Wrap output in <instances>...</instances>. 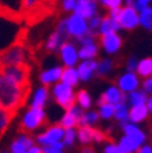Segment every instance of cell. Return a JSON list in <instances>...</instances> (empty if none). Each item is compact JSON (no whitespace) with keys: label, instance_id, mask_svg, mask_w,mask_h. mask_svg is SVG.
Segmentation results:
<instances>
[{"label":"cell","instance_id":"cell-1","mask_svg":"<svg viewBox=\"0 0 152 153\" xmlns=\"http://www.w3.org/2000/svg\"><path fill=\"white\" fill-rule=\"evenodd\" d=\"M31 85H21L0 73V107L10 114L16 113L27 103Z\"/></svg>","mask_w":152,"mask_h":153},{"label":"cell","instance_id":"cell-2","mask_svg":"<svg viewBox=\"0 0 152 153\" xmlns=\"http://www.w3.org/2000/svg\"><path fill=\"white\" fill-rule=\"evenodd\" d=\"M59 0H22V21L36 24L52 16Z\"/></svg>","mask_w":152,"mask_h":153},{"label":"cell","instance_id":"cell-3","mask_svg":"<svg viewBox=\"0 0 152 153\" xmlns=\"http://www.w3.org/2000/svg\"><path fill=\"white\" fill-rule=\"evenodd\" d=\"M29 59H31V52L28 45L22 40H17L16 43L0 52V67L29 64Z\"/></svg>","mask_w":152,"mask_h":153},{"label":"cell","instance_id":"cell-4","mask_svg":"<svg viewBox=\"0 0 152 153\" xmlns=\"http://www.w3.org/2000/svg\"><path fill=\"white\" fill-rule=\"evenodd\" d=\"M43 124H46V114H45L43 109H34L29 107L25 114L21 118L20 128L22 132L29 134L32 131L38 129L39 127H42Z\"/></svg>","mask_w":152,"mask_h":153},{"label":"cell","instance_id":"cell-5","mask_svg":"<svg viewBox=\"0 0 152 153\" xmlns=\"http://www.w3.org/2000/svg\"><path fill=\"white\" fill-rule=\"evenodd\" d=\"M0 73L21 85H31L29 84V75H31V65L29 64L0 67Z\"/></svg>","mask_w":152,"mask_h":153},{"label":"cell","instance_id":"cell-6","mask_svg":"<svg viewBox=\"0 0 152 153\" xmlns=\"http://www.w3.org/2000/svg\"><path fill=\"white\" fill-rule=\"evenodd\" d=\"M53 96H55V100L57 102V105L63 107L64 110L71 109L74 106V102H76V96L73 93L71 86H68L66 84H56L53 86Z\"/></svg>","mask_w":152,"mask_h":153},{"label":"cell","instance_id":"cell-7","mask_svg":"<svg viewBox=\"0 0 152 153\" xmlns=\"http://www.w3.org/2000/svg\"><path fill=\"white\" fill-rule=\"evenodd\" d=\"M67 38H68L67 20H63L59 22L56 31L53 33H50V36L48 38L46 45H45V49H46L48 52H56L61 45L67 42Z\"/></svg>","mask_w":152,"mask_h":153},{"label":"cell","instance_id":"cell-8","mask_svg":"<svg viewBox=\"0 0 152 153\" xmlns=\"http://www.w3.org/2000/svg\"><path fill=\"white\" fill-rule=\"evenodd\" d=\"M0 16L13 21H22V0H0Z\"/></svg>","mask_w":152,"mask_h":153},{"label":"cell","instance_id":"cell-9","mask_svg":"<svg viewBox=\"0 0 152 153\" xmlns=\"http://www.w3.org/2000/svg\"><path fill=\"white\" fill-rule=\"evenodd\" d=\"M63 135H64V131L60 125H53V127L46 129L45 132L39 134L36 137V141H38V143H40V145H43V146L52 145L55 142L60 141L61 138H63Z\"/></svg>","mask_w":152,"mask_h":153},{"label":"cell","instance_id":"cell-10","mask_svg":"<svg viewBox=\"0 0 152 153\" xmlns=\"http://www.w3.org/2000/svg\"><path fill=\"white\" fill-rule=\"evenodd\" d=\"M117 22H119V25L121 28L133 29L140 24V17H138L137 11L133 7H126V8H121L120 17H119Z\"/></svg>","mask_w":152,"mask_h":153},{"label":"cell","instance_id":"cell-11","mask_svg":"<svg viewBox=\"0 0 152 153\" xmlns=\"http://www.w3.org/2000/svg\"><path fill=\"white\" fill-rule=\"evenodd\" d=\"M31 146H34V139L28 134L22 132L13 139L10 148H8V153H25Z\"/></svg>","mask_w":152,"mask_h":153},{"label":"cell","instance_id":"cell-12","mask_svg":"<svg viewBox=\"0 0 152 153\" xmlns=\"http://www.w3.org/2000/svg\"><path fill=\"white\" fill-rule=\"evenodd\" d=\"M67 31L70 35H73V36L80 38L88 31L87 22H85V20L82 17L74 14V16H71L67 20Z\"/></svg>","mask_w":152,"mask_h":153},{"label":"cell","instance_id":"cell-13","mask_svg":"<svg viewBox=\"0 0 152 153\" xmlns=\"http://www.w3.org/2000/svg\"><path fill=\"white\" fill-rule=\"evenodd\" d=\"M124 93L121 92L119 88L116 86H110V88L106 91V92L100 96V99L98 100V106L105 105V103H109V105H117V103H124Z\"/></svg>","mask_w":152,"mask_h":153},{"label":"cell","instance_id":"cell-14","mask_svg":"<svg viewBox=\"0 0 152 153\" xmlns=\"http://www.w3.org/2000/svg\"><path fill=\"white\" fill-rule=\"evenodd\" d=\"M77 16L82 18H92L96 16V1L95 0H78L74 6Z\"/></svg>","mask_w":152,"mask_h":153},{"label":"cell","instance_id":"cell-15","mask_svg":"<svg viewBox=\"0 0 152 153\" xmlns=\"http://www.w3.org/2000/svg\"><path fill=\"white\" fill-rule=\"evenodd\" d=\"M81 117H82V111H81V109H78L77 106H73L71 109H68L67 113L61 117L60 127H63V128H66V129L73 128L74 125L80 124Z\"/></svg>","mask_w":152,"mask_h":153},{"label":"cell","instance_id":"cell-16","mask_svg":"<svg viewBox=\"0 0 152 153\" xmlns=\"http://www.w3.org/2000/svg\"><path fill=\"white\" fill-rule=\"evenodd\" d=\"M100 42H102V46H103L105 50L108 53L117 52L121 46V39L119 38V35H116L115 32H109V33L102 35Z\"/></svg>","mask_w":152,"mask_h":153},{"label":"cell","instance_id":"cell-17","mask_svg":"<svg viewBox=\"0 0 152 153\" xmlns=\"http://www.w3.org/2000/svg\"><path fill=\"white\" fill-rule=\"evenodd\" d=\"M60 56H61V59H63L64 64L68 65V67H71V65H74L77 63L78 54H77V50H76V48H74V45L66 42V43H63L60 46Z\"/></svg>","mask_w":152,"mask_h":153},{"label":"cell","instance_id":"cell-18","mask_svg":"<svg viewBox=\"0 0 152 153\" xmlns=\"http://www.w3.org/2000/svg\"><path fill=\"white\" fill-rule=\"evenodd\" d=\"M49 97V91L48 86H40L35 91L34 96L31 97V106L29 107H34V109H43L46 102H48Z\"/></svg>","mask_w":152,"mask_h":153},{"label":"cell","instance_id":"cell-19","mask_svg":"<svg viewBox=\"0 0 152 153\" xmlns=\"http://www.w3.org/2000/svg\"><path fill=\"white\" fill-rule=\"evenodd\" d=\"M137 86H138V79L136 74L128 73L119 78V88L121 92H133L137 89Z\"/></svg>","mask_w":152,"mask_h":153},{"label":"cell","instance_id":"cell-20","mask_svg":"<svg viewBox=\"0 0 152 153\" xmlns=\"http://www.w3.org/2000/svg\"><path fill=\"white\" fill-rule=\"evenodd\" d=\"M61 71H63V70H61L60 67H53V68L45 70L39 75L40 82H42L45 86H48V85H50V84H55V82H57V81L60 79Z\"/></svg>","mask_w":152,"mask_h":153},{"label":"cell","instance_id":"cell-21","mask_svg":"<svg viewBox=\"0 0 152 153\" xmlns=\"http://www.w3.org/2000/svg\"><path fill=\"white\" fill-rule=\"evenodd\" d=\"M123 128H124V132H126V137L130 138L138 148L145 142V135L140 128H137V127H134L131 124H124Z\"/></svg>","mask_w":152,"mask_h":153},{"label":"cell","instance_id":"cell-22","mask_svg":"<svg viewBox=\"0 0 152 153\" xmlns=\"http://www.w3.org/2000/svg\"><path fill=\"white\" fill-rule=\"evenodd\" d=\"M96 63L92 60H85L84 63H81L80 67H78V71H77V74H78V79L81 81H88L89 78H91L92 73L96 70Z\"/></svg>","mask_w":152,"mask_h":153},{"label":"cell","instance_id":"cell-23","mask_svg":"<svg viewBox=\"0 0 152 153\" xmlns=\"http://www.w3.org/2000/svg\"><path fill=\"white\" fill-rule=\"evenodd\" d=\"M147 116H148V109H147L145 105L133 106V109L128 113V118L133 123H141V121H144L147 118Z\"/></svg>","mask_w":152,"mask_h":153},{"label":"cell","instance_id":"cell-24","mask_svg":"<svg viewBox=\"0 0 152 153\" xmlns=\"http://www.w3.org/2000/svg\"><path fill=\"white\" fill-rule=\"evenodd\" d=\"M60 79L63 81V84L68 85V86H74L78 82V74H77V71L73 67H66L61 71Z\"/></svg>","mask_w":152,"mask_h":153},{"label":"cell","instance_id":"cell-25","mask_svg":"<svg viewBox=\"0 0 152 153\" xmlns=\"http://www.w3.org/2000/svg\"><path fill=\"white\" fill-rule=\"evenodd\" d=\"M119 28H120V25H119V22L116 20H113L110 17H105L103 20L100 21L99 32H102V35H105V33L109 32H116Z\"/></svg>","mask_w":152,"mask_h":153},{"label":"cell","instance_id":"cell-26","mask_svg":"<svg viewBox=\"0 0 152 153\" xmlns=\"http://www.w3.org/2000/svg\"><path fill=\"white\" fill-rule=\"evenodd\" d=\"M13 118H14L13 114H10L8 111H6V110H3L0 107V138L3 137L4 132L7 131V128L10 127V123H11Z\"/></svg>","mask_w":152,"mask_h":153},{"label":"cell","instance_id":"cell-27","mask_svg":"<svg viewBox=\"0 0 152 153\" xmlns=\"http://www.w3.org/2000/svg\"><path fill=\"white\" fill-rule=\"evenodd\" d=\"M137 71L140 74L141 76H148L151 75V71H152V59L148 57V59H144L141 60L138 64H137Z\"/></svg>","mask_w":152,"mask_h":153},{"label":"cell","instance_id":"cell-28","mask_svg":"<svg viewBox=\"0 0 152 153\" xmlns=\"http://www.w3.org/2000/svg\"><path fill=\"white\" fill-rule=\"evenodd\" d=\"M96 53H98L96 45H85V46L81 48V50L77 54H78V57L84 59V60H89V59L96 56Z\"/></svg>","mask_w":152,"mask_h":153},{"label":"cell","instance_id":"cell-29","mask_svg":"<svg viewBox=\"0 0 152 153\" xmlns=\"http://www.w3.org/2000/svg\"><path fill=\"white\" fill-rule=\"evenodd\" d=\"M113 116L116 117L119 121H121V125L126 124V121H127V118H128V111H127V109H126V105H124V103H117V105H115Z\"/></svg>","mask_w":152,"mask_h":153},{"label":"cell","instance_id":"cell-30","mask_svg":"<svg viewBox=\"0 0 152 153\" xmlns=\"http://www.w3.org/2000/svg\"><path fill=\"white\" fill-rule=\"evenodd\" d=\"M119 149H120V152H123V153H131V152H136V150L138 149V146H137L128 137H124V138H121Z\"/></svg>","mask_w":152,"mask_h":153},{"label":"cell","instance_id":"cell-31","mask_svg":"<svg viewBox=\"0 0 152 153\" xmlns=\"http://www.w3.org/2000/svg\"><path fill=\"white\" fill-rule=\"evenodd\" d=\"M140 22L144 25L147 29H152V8L145 7L144 10H141Z\"/></svg>","mask_w":152,"mask_h":153},{"label":"cell","instance_id":"cell-32","mask_svg":"<svg viewBox=\"0 0 152 153\" xmlns=\"http://www.w3.org/2000/svg\"><path fill=\"white\" fill-rule=\"evenodd\" d=\"M92 134H94V128H89L88 125H84L78 131V138L82 143H88L92 141Z\"/></svg>","mask_w":152,"mask_h":153},{"label":"cell","instance_id":"cell-33","mask_svg":"<svg viewBox=\"0 0 152 153\" xmlns=\"http://www.w3.org/2000/svg\"><path fill=\"white\" fill-rule=\"evenodd\" d=\"M112 67H113V61H112V60H102L99 64L96 65V70H98V75H99V76L108 75V74L112 71Z\"/></svg>","mask_w":152,"mask_h":153},{"label":"cell","instance_id":"cell-34","mask_svg":"<svg viewBox=\"0 0 152 153\" xmlns=\"http://www.w3.org/2000/svg\"><path fill=\"white\" fill-rule=\"evenodd\" d=\"M98 118H99V114L96 113V111H89V113L87 114H82V117H81L80 120V124L81 127H84V125H91V124H95L96 121H98Z\"/></svg>","mask_w":152,"mask_h":153},{"label":"cell","instance_id":"cell-35","mask_svg":"<svg viewBox=\"0 0 152 153\" xmlns=\"http://www.w3.org/2000/svg\"><path fill=\"white\" fill-rule=\"evenodd\" d=\"M145 100H147V96H145L144 92H136V91H133L131 95H130V103L133 106L144 105Z\"/></svg>","mask_w":152,"mask_h":153},{"label":"cell","instance_id":"cell-36","mask_svg":"<svg viewBox=\"0 0 152 153\" xmlns=\"http://www.w3.org/2000/svg\"><path fill=\"white\" fill-rule=\"evenodd\" d=\"M77 100H78V103H80V106L82 109H88L89 106H91V97H89V95L85 91H80L78 92Z\"/></svg>","mask_w":152,"mask_h":153},{"label":"cell","instance_id":"cell-37","mask_svg":"<svg viewBox=\"0 0 152 153\" xmlns=\"http://www.w3.org/2000/svg\"><path fill=\"white\" fill-rule=\"evenodd\" d=\"M100 110H99V116L102 118H110L113 116V110H115V105H109V103H105V105H100L99 106Z\"/></svg>","mask_w":152,"mask_h":153},{"label":"cell","instance_id":"cell-38","mask_svg":"<svg viewBox=\"0 0 152 153\" xmlns=\"http://www.w3.org/2000/svg\"><path fill=\"white\" fill-rule=\"evenodd\" d=\"M61 148H63V143L60 142H55L52 145H46L42 149V153H63L61 152Z\"/></svg>","mask_w":152,"mask_h":153},{"label":"cell","instance_id":"cell-39","mask_svg":"<svg viewBox=\"0 0 152 153\" xmlns=\"http://www.w3.org/2000/svg\"><path fill=\"white\" fill-rule=\"evenodd\" d=\"M64 143L63 145H67V146H71L73 142H74V139H76V131L73 128H67L66 131H64Z\"/></svg>","mask_w":152,"mask_h":153},{"label":"cell","instance_id":"cell-40","mask_svg":"<svg viewBox=\"0 0 152 153\" xmlns=\"http://www.w3.org/2000/svg\"><path fill=\"white\" fill-rule=\"evenodd\" d=\"M89 29L91 31H96V29L99 28V25H100V17L99 16H94L92 18H89Z\"/></svg>","mask_w":152,"mask_h":153},{"label":"cell","instance_id":"cell-41","mask_svg":"<svg viewBox=\"0 0 152 153\" xmlns=\"http://www.w3.org/2000/svg\"><path fill=\"white\" fill-rule=\"evenodd\" d=\"M102 3L106 6V7H109L110 10H113V8H117L119 6H120L121 0H100Z\"/></svg>","mask_w":152,"mask_h":153},{"label":"cell","instance_id":"cell-42","mask_svg":"<svg viewBox=\"0 0 152 153\" xmlns=\"http://www.w3.org/2000/svg\"><path fill=\"white\" fill-rule=\"evenodd\" d=\"M76 3H77V0H63V10L70 11V10H73V8H74Z\"/></svg>","mask_w":152,"mask_h":153},{"label":"cell","instance_id":"cell-43","mask_svg":"<svg viewBox=\"0 0 152 153\" xmlns=\"http://www.w3.org/2000/svg\"><path fill=\"white\" fill-rule=\"evenodd\" d=\"M105 153H121V152L119 149V146H116L115 143H110L109 146L105 148Z\"/></svg>","mask_w":152,"mask_h":153},{"label":"cell","instance_id":"cell-44","mask_svg":"<svg viewBox=\"0 0 152 153\" xmlns=\"http://www.w3.org/2000/svg\"><path fill=\"white\" fill-rule=\"evenodd\" d=\"M144 89H145V92L152 93V78L144 81Z\"/></svg>","mask_w":152,"mask_h":153},{"label":"cell","instance_id":"cell-45","mask_svg":"<svg viewBox=\"0 0 152 153\" xmlns=\"http://www.w3.org/2000/svg\"><path fill=\"white\" fill-rule=\"evenodd\" d=\"M137 67V61H136V59L134 57H131L130 60H128V65H127V68L128 70H134Z\"/></svg>","mask_w":152,"mask_h":153},{"label":"cell","instance_id":"cell-46","mask_svg":"<svg viewBox=\"0 0 152 153\" xmlns=\"http://www.w3.org/2000/svg\"><path fill=\"white\" fill-rule=\"evenodd\" d=\"M25 153H42V149H40V148H38V146H31V148H29L28 150H27V152Z\"/></svg>","mask_w":152,"mask_h":153},{"label":"cell","instance_id":"cell-47","mask_svg":"<svg viewBox=\"0 0 152 153\" xmlns=\"http://www.w3.org/2000/svg\"><path fill=\"white\" fill-rule=\"evenodd\" d=\"M138 153H152V148H149V146H144V148H141V149L138 150Z\"/></svg>","mask_w":152,"mask_h":153},{"label":"cell","instance_id":"cell-48","mask_svg":"<svg viewBox=\"0 0 152 153\" xmlns=\"http://www.w3.org/2000/svg\"><path fill=\"white\" fill-rule=\"evenodd\" d=\"M81 153H95V150L92 149V148H84Z\"/></svg>","mask_w":152,"mask_h":153},{"label":"cell","instance_id":"cell-49","mask_svg":"<svg viewBox=\"0 0 152 153\" xmlns=\"http://www.w3.org/2000/svg\"><path fill=\"white\" fill-rule=\"evenodd\" d=\"M137 1H138V3L141 4V6H147V3H149V1H152V0H137Z\"/></svg>","mask_w":152,"mask_h":153},{"label":"cell","instance_id":"cell-50","mask_svg":"<svg viewBox=\"0 0 152 153\" xmlns=\"http://www.w3.org/2000/svg\"><path fill=\"white\" fill-rule=\"evenodd\" d=\"M147 109H148V111H151L152 113V97L151 99H148V106H147Z\"/></svg>","mask_w":152,"mask_h":153},{"label":"cell","instance_id":"cell-51","mask_svg":"<svg viewBox=\"0 0 152 153\" xmlns=\"http://www.w3.org/2000/svg\"><path fill=\"white\" fill-rule=\"evenodd\" d=\"M0 153H8V149H1L0 150Z\"/></svg>","mask_w":152,"mask_h":153},{"label":"cell","instance_id":"cell-52","mask_svg":"<svg viewBox=\"0 0 152 153\" xmlns=\"http://www.w3.org/2000/svg\"><path fill=\"white\" fill-rule=\"evenodd\" d=\"M151 74H152V71H151Z\"/></svg>","mask_w":152,"mask_h":153}]
</instances>
